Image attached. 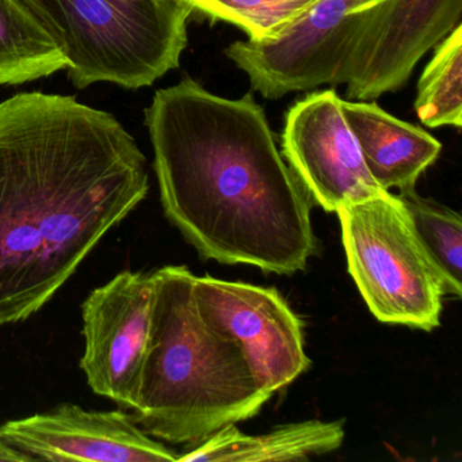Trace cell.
<instances>
[{"mask_svg":"<svg viewBox=\"0 0 462 462\" xmlns=\"http://www.w3.org/2000/svg\"><path fill=\"white\" fill-rule=\"evenodd\" d=\"M147 159L120 121L74 97L0 104V326L42 310L147 197Z\"/></svg>","mask_w":462,"mask_h":462,"instance_id":"obj_1","label":"cell"},{"mask_svg":"<svg viewBox=\"0 0 462 462\" xmlns=\"http://www.w3.org/2000/svg\"><path fill=\"white\" fill-rule=\"evenodd\" d=\"M144 117L164 215L202 258L282 275L307 267L312 202L253 91L223 98L185 78L156 91Z\"/></svg>","mask_w":462,"mask_h":462,"instance_id":"obj_2","label":"cell"},{"mask_svg":"<svg viewBox=\"0 0 462 462\" xmlns=\"http://www.w3.org/2000/svg\"><path fill=\"white\" fill-rule=\"evenodd\" d=\"M193 277L186 266L152 272L150 337L132 410L151 437L190 448L253 418L273 396L240 348L199 315Z\"/></svg>","mask_w":462,"mask_h":462,"instance_id":"obj_3","label":"cell"},{"mask_svg":"<svg viewBox=\"0 0 462 462\" xmlns=\"http://www.w3.org/2000/svg\"><path fill=\"white\" fill-rule=\"evenodd\" d=\"M67 59L72 85L150 88L180 67L188 45L186 0H29Z\"/></svg>","mask_w":462,"mask_h":462,"instance_id":"obj_4","label":"cell"},{"mask_svg":"<svg viewBox=\"0 0 462 462\" xmlns=\"http://www.w3.org/2000/svg\"><path fill=\"white\" fill-rule=\"evenodd\" d=\"M337 215L348 272L373 316L381 323L437 328L445 294L399 197L385 191Z\"/></svg>","mask_w":462,"mask_h":462,"instance_id":"obj_5","label":"cell"},{"mask_svg":"<svg viewBox=\"0 0 462 462\" xmlns=\"http://www.w3.org/2000/svg\"><path fill=\"white\" fill-rule=\"evenodd\" d=\"M383 0H316L275 40L235 42L224 55L263 98L343 85V69L372 9Z\"/></svg>","mask_w":462,"mask_h":462,"instance_id":"obj_6","label":"cell"},{"mask_svg":"<svg viewBox=\"0 0 462 462\" xmlns=\"http://www.w3.org/2000/svg\"><path fill=\"white\" fill-rule=\"evenodd\" d=\"M193 294L202 319L240 348L270 393L310 366L301 320L274 288L194 275Z\"/></svg>","mask_w":462,"mask_h":462,"instance_id":"obj_7","label":"cell"},{"mask_svg":"<svg viewBox=\"0 0 462 462\" xmlns=\"http://www.w3.org/2000/svg\"><path fill=\"white\" fill-rule=\"evenodd\" d=\"M152 272L124 270L82 304L85 351L80 367L94 393L125 410L136 404L150 337Z\"/></svg>","mask_w":462,"mask_h":462,"instance_id":"obj_8","label":"cell"},{"mask_svg":"<svg viewBox=\"0 0 462 462\" xmlns=\"http://www.w3.org/2000/svg\"><path fill=\"white\" fill-rule=\"evenodd\" d=\"M462 0H383L372 9L345 69L346 98L396 93L430 50L459 25Z\"/></svg>","mask_w":462,"mask_h":462,"instance_id":"obj_9","label":"cell"},{"mask_svg":"<svg viewBox=\"0 0 462 462\" xmlns=\"http://www.w3.org/2000/svg\"><path fill=\"white\" fill-rule=\"evenodd\" d=\"M281 142L286 163L326 212L388 191L370 175L334 88L297 101L286 113Z\"/></svg>","mask_w":462,"mask_h":462,"instance_id":"obj_10","label":"cell"},{"mask_svg":"<svg viewBox=\"0 0 462 462\" xmlns=\"http://www.w3.org/2000/svg\"><path fill=\"white\" fill-rule=\"evenodd\" d=\"M0 439L31 461L175 462L180 454L153 439L124 411H88L64 402L0 426Z\"/></svg>","mask_w":462,"mask_h":462,"instance_id":"obj_11","label":"cell"},{"mask_svg":"<svg viewBox=\"0 0 462 462\" xmlns=\"http://www.w3.org/2000/svg\"><path fill=\"white\" fill-rule=\"evenodd\" d=\"M342 113L373 180L383 189H415L442 144L419 126L399 120L374 101H345Z\"/></svg>","mask_w":462,"mask_h":462,"instance_id":"obj_12","label":"cell"},{"mask_svg":"<svg viewBox=\"0 0 462 462\" xmlns=\"http://www.w3.org/2000/svg\"><path fill=\"white\" fill-rule=\"evenodd\" d=\"M343 440V420L300 421L261 435L243 434L236 424H228L180 454L178 461H307L337 450Z\"/></svg>","mask_w":462,"mask_h":462,"instance_id":"obj_13","label":"cell"},{"mask_svg":"<svg viewBox=\"0 0 462 462\" xmlns=\"http://www.w3.org/2000/svg\"><path fill=\"white\" fill-rule=\"evenodd\" d=\"M67 69V59L29 0H0V86L23 85Z\"/></svg>","mask_w":462,"mask_h":462,"instance_id":"obj_14","label":"cell"},{"mask_svg":"<svg viewBox=\"0 0 462 462\" xmlns=\"http://www.w3.org/2000/svg\"><path fill=\"white\" fill-rule=\"evenodd\" d=\"M413 231L434 266L443 294H462V220L459 213L424 199L415 189L399 191Z\"/></svg>","mask_w":462,"mask_h":462,"instance_id":"obj_15","label":"cell"},{"mask_svg":"<svg viewBox=\"0 0 462 462\" xmlns=\"http://www.w3.org/2000/svg\"><path fill=\"white\" fill-rule=\"evenodd\" d=\"M415 112L429 128L462 125V26L439 44L418 83Z\"/></svg>","mask_w":462,"mask_h":462,"instance_id":"obj_16","label":"cell"},{"mask_svg":"<svg viewBox=\"0 0 462 462\" xmlns=\"http://www.w3.org/2000/svg\"><path fill=\"white\" fill-rule=\"evenodd\" d=\"M194 12L245 31L250 40H275L316 0H186Z\"/></svg>","mask_w":462,"mask_h":462,"instance_id":"obj_17","label":"cell"},{"mask_svg":"<svg viewBox=\"0 0 462 462\" xmlns=\"http://www.w3.org/2000/svg\"><path fill=\"white\" fill-rule=\"evenodd\" d=\"M0 461L28 462L31 458L0 439Z\"/></svg>","mask_w":462,"mask_h":462,"instance_id":"obj_18","label":"cell"}]
</instances>
